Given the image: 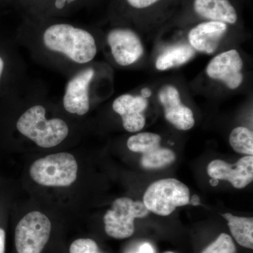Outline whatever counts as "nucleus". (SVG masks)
<instances>
[{"label": "nucleus", "instance_id": "nucleus-1", "mask_svg": "<svg viewBox=\"0 0 253 253\" xmlns=\"http://www.w3.org/2000/svg\"><path fill=\"white\" fill-rule=\"evenodd\" d=\"M43 42L50 51L65 55L79 64L89 62L97 52L91 33L66 23L49 26L43 35Z\"/></svg>", "mask_w": 253, "mask_h": 253}, {"label": "nucleus", "instance_id": "nucleus-2", "mask_svg": "<svg viewBox=\"0 0 253 253\" xmlns=\"http://www.w3.org/2000/svg\"><path fill=\"white\" fill-rule=\"evenodd\" d=\"M46 110L41 105L32 106L21 115L16 123L18 131L44 149L63 142L69 134L67 123L59 118L48 120Z\"/></svg>", "mask_w": 253, "mask_h": 253}, {"label": "nucleus", "instance_id": "nucleus-3", "mask_svg": "<svg viewBox=\"0 0 253 253\" xmlns=\"http://www.w3.org/2000/svg\"><path fill=\"white\" fill-rule=\"evenodd\" d=\"M78 165L76 158L60 152L39 158L30 168V175L40 185L68 187L77 179Z\"/></svg>", "mask_w": 253, "mask_h": 253}, {"label": "nucleus", "instance_id": "nucleus-4", "mask_svg": "<svg viewBox=\"0 0 253 253\" xmlns=\"http://www.w3.org/2000/svg\"><path fill=\"white\" fill-rule=\"evenodd\" d=\"M143 203L154 214L168 216L176 208L190 204L189 189L177 179H160L146 189Z\"/></svg>", "mask_w": 253, "mask_h": 253}, {"label": "nucleus", "instance_id": "nucleus-5", "mask_svg": "<svg viewBox=\"0 0 253 253\" xmlns=\"http://www.w3.org/2000/svg\"><path fill=\"white\" fill-rule=\"evenodd\" d=\"M144 203L134 201L127 197L119 198L113 203L112 207L104 217L105 231L111 237L125 239L134 232V220L149 214Z\"/></svg>", "mask_w": 253, "mask_h": 253}, {"label": "nucleus", "instance_id": "nucleus-6", "mask_svg": "<svg viewBox=\"0 0 253 253\" xmlns=\"http://www.w3.org/2000/svg\"><path fill=\"white\" fill-rule=\"evenodd\" d=\"M51 223L39 211L28 213L15 229V246L18 253H41L50 238Z\"/></svg>", "mask_w": 253, "mask_h": 253}, {"label": "nucleus", "instance_id": "nucleus-7", "mask_svg": "<svg viewBox=\"0 0 253 253\" xmlns=\"http://www.w3.org/2000/svg\"><path fill=\"white\" fill-rule=\"evenodd\" d=\"M161 137L151 132L139 133L130 136L126 142L128 149L142 154L141 163L146 169H158L174 163L176 155L172 150L161 147Z\"/></svg>", "mask_w": 253, "mask_h": 253}, {"label": "nucleus", "instance_id": "nucleus-8", "mask_svg": "<svg viewBox=\"0 0 253 253\" xmlns=\"http://www.w3.org/2000/svg\"><path fill=\"white\" fill-rule=\"evenodd\" d=\"M107 41L113 58L120 66H127L135 63L144 53L139 36L129 29L112 30L108 34Z\"/></svg>", "mask_w": 253, "mask_h": 253}, {"label": "nucleus", "instance_id": "nucleus-9", "mask_svg": "<svg viewBox=\"0 0 253 253\" xmlns=\"http://www.w3.org/2000/svg\"><path fill=\"white\" fill-rule=\"evenodd\" d=\"M94 76V69L88 68L68 82L63 99V107L67 112L84 116L89 111V87Z\"/></svg>", "mask_w": 253, "mask_h": 253}, {"label": "nucleus", "instance_id": "nucleus-10", "mask_svg": "<svg viewBox=\"0 0 253 253\" xmlns=\"http://www.w3.org/2000/svg\"><path fill=\"white\" fill-rule=\"evenodd\" d=\"M244 62L236 49L218 54L211 60L206 68L208 76L212 79L222 81L231 89L241 85L244 80L241 70Z\"/></svg>", "mask_w": 253, "mask_h": 253}, {"label": "nucleus", "instance_id": "nucleus-11", "mask_svg": "<svg viewBox=\"0 0 253 253\" xmlns=\"http://www.w3.org/2000/svg\"><path fill=\"white\" fill-rule=\"evenodd\" d=\"M208 174L211 178L229 181L236 189H244L253 181V156H245L233 165L214 160L208 165Z\"/></svg>", "mask_w": 253, "mask_h": 253}, {"label": "nucleus", "instance_id": "nucleus-12", "mask_svg": "<svg viewBox=\"0 0 253 253\" xmlns=\"http://www.w3.org/2000/svg\"><path fill=\"white\" fill-rule=\"evenodd\" d=\"M160 102L164 108L166 120L179 130H189L194 126V113L181 103L179 91L172 85L163 86L160 91Z\"/></svg>", "mask_w": 253, "mask_h": 253}, {"label": "nucleus", "instance_id": "nucleus-13", "mask_svg": "<svg viewBox=\"0 0 253 253\" xmlns=\"http://www.w3.org/2000/svg\"><path fill=\"white\" fill-rule=\"evenodd\" d=\"M148 105V100L141 96L123 94L114 100L113 109L122 118L125 129L129 132H136L145 126L146 119L143 112Z\"/></svg>", "mask_w": 253, "mask_h": 253}, {"label": "nucleus", "instance_id": "nucleus-14", "mask_svg": "<svg viewBox=\"0 0 253 253\" xmlns=\"http://www.w3.org/2000/svg\"><path fill=\"white\" fill-rule=\"evenodd\" d=\"M227 31L226 23L209 21L200 23L189 33V41L193 49L211 54L219 46L221 38Z\"/></svg>", "mask_w": 253, "mask_h": 253}, {"label": "nucleus", "instance_id": "nucleus-15", "mask_svg": "<svg viewBox=\"0 0 253 253\" xmlns=\"http://www.w3.org/2000/svg\"><path fill=\"white\" fill-rule=\"evenodd\" d=\"M195 11L201 17L229 24L238 19L235 8L229 0H194Z\"/></svg>", "mask_w": 253, "mask_h": 253}, {"label": "nucleus", "instance_id": "nucleus-16", "mask_svg": "<svg viewBox=\"0 0 253 253\" xmlns=\"http://www.w3.org/2000/svg\"><path fill=\"white\" fill-rule=\"evenodd\" d=\"M227 221L228 226L236 242L246 249H253V217H236L231 213L221 214Z\"/></svg>", "mask_w": 253, "mask_h": 253}, {"label": "nucleus", "instance_id": "nucleus-17", "mask_svg": "<svg viewBox=\"0 0 253 253\" xmlns=\"http://www.w3.org/2000/svg\"><path fill=\"white\" fill-rule=\"evenodd\" d=\"M195 51L189 44H179L166 49L156 61V66L160 71H166L188 62L194 57Z\"/></svg>", "mask_w": 253, "mask_h": 253}, {"label": "nucleus", "instance_id": "nucleus-18", "mask_svg": "<svg viewBox=\"0 0 253 253\" xmlns=\"http://www.w3.org/2000/svg\"><path fill=\"white\" fill-rule=\"evenodd\" d=\"M229 143L236 152L253 156V134L248 128L239 126L233 129L229 136Z\"/></svg>", "mask_w": 253, "mask_h": 253}, {"label": "nucleus", "instance_id": "nucleus-19", "mask_svg": "<svg viewBox=\"0 0 253 253\" xmlns=\"http://www.w3.org/2000/svg\"><path fill=\"white\" fill-rule=\"evenodd\" d=\"M235 244L228 234H221L217 239L205 249L202 253H236Z\"/></svg>", "mask_w": 253, "mask_h": 253}, {"label": "nucleus", "instance_id": "nucleus-20", "mask_svg": "<svg viewBox=\"0 0 253 253\" xmlns=\"http://www.w3.org/2000/svg\"><path fill=\"white\" fill-rule=\"evenodd\" d=\"M70 253H103L97 244L91 239H79L70 246Z\"/></svg>", "mask_w": 253, "mask_h": 253}, {"label": "nucleus", "instance_id": "nucleus-21", "mask_svg": "<svg viewBox=\"0 0 253 253\" xmlns=\"http://www.w3.org/2000/svg\"><path fill=\"white\" fill-rule=\"evenodd\" d=\"M160 0H126L128 4L136 9H144L156 4Z\"/></svg>", "mask_w": 253, "mask_h": 253}, {"label": "nucleus", "instance_id": "nucleus-22", "mask_svg": "<svg viewBox=\"0 0 253 253\" xmlns=\"http://www.w3.org/2000/svg\"><path fill=\"white\" fill-rule=\"evenodd\" d=\"M128 253H156V251L150 243L144 242L139 245L136 250Z\"/></svg>", "mask_w": 253, "mask_h": 253}, {"label": "nucleus", "instance_id": "nucleus-23", "mask_svg": "<svg viewBox=\"0 0 253 253\" xmlns=\"http://www.w3.org/2000/svg\"><path fill=\"white\" fill-rule=\"evenodd\" d=\"M5 241L6 234L4 229L0 228V253H5Z\"/></svg>", "mask_w": 253, "mask_h": 253}, {"label": "nucleus", "instance_id": "nucleus-24", "mask_svg": "<svg viewBox=\"0 0 253 253\" xmlns=\"http://www.w3.org/2000/svg\"><path fill=\"white\" fill-rule=\"evenodd\" d=\"M75 1H76V0H56L55 5H56V7L57 8V9H61L64 7L66 3L70 4V3H72Z\"/></svg>", "mask_w": 253, "mask_h": 253}, {"label": "nucleus", "instance_id": "nucleus-25", "mask_svg": "<svg viewBox=\"0 0 253 253\" xmlns=\"http://www.w3.org/2000/svg\"><path fill=\"white\" fill-rule=\"evenodd\" d=\"M141 96H142V97H144L145 98V99H146V98L151 96V90H150L149 89H148V88H144V89H143L142 90H141Z\"/></svg>", "mask_w": 253, "mask_h": 253}, {"label": "nucleus", "instance_id": "nucleus-26", "mask_svg": "<svg viewBox=\"0 0 253 253\" xmlns=\"http://www.w3.org/2000/svg\"><path fill=\"white\" fill-rule=\"evenodd\" d=\"M200 198L197 195H194L193 196L192 199L190 201V204L193 205V206H199L200 205Z\"/></svg>", "mask_w": 253, "mask_h": 253}, {"label": "nucleus", "instance_id": "nucleus-27", "mask_svg": "<svg viewBox=\"0 0 253 253\" xmlns=\"http://www.w3.org/2000/svg\"><path fill=\"white\" fill-rule=\"evenodd\" d=\"M4 70V61L1 56H0V81H1V76Z\"/></svg>", "mask_w": 253, "mask_h": 253}, {"label": "nucleus", "instance_id": "nucleus-28", "mask_svg": "<svg viewBox=\"0 0 253 253\" xmlns=\"http://www.w3.org/2000/svg\"><path fill=\"white\" fill-rule=\"evenodd\" d=\"M210 183H211V185L212 186H217V184H219V179H214V178H211V180H210Z\"/></svg>", "mask_w": 253, "mask_h": 253}, {"label": "nucleus", "instance_id": "nucleus-29", "mask_svg": "<svg viewBox=\"0 0 253 253\" xmlns=\"http://www.w3.org/2000/svg\"><path fill=\"white\" fill-rule=\"evenodd\" d=\"M172 253V252H166V253Z\"/></svg>", "mask_w": 253, "mask_h": 253}]
</instances>
